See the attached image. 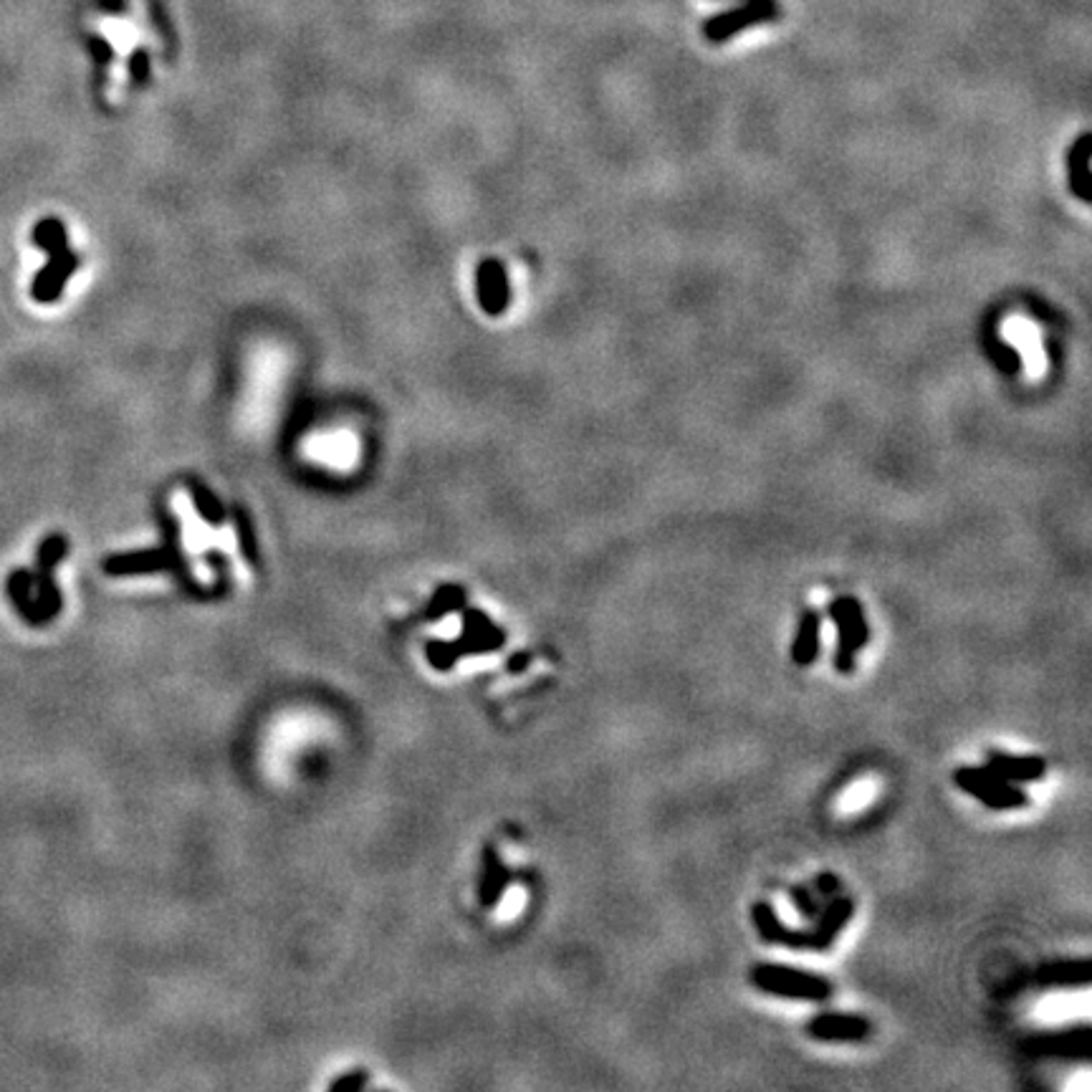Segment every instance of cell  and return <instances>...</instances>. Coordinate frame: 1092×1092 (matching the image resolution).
I'll return each mask as SVG.
<instances>
[{"instance_id": "obj_22", "label": "cell", "mask_w": 1092, "mask_h": 1092, "mask_svg": "<svg viewBox=\"0 0 1092 1092\" xmlns=\"http://www.w3.org/2000/svg\"><path fill=\"white\" fill-rule=\"evenodd\" d=\"M364 1082H367V1075L357 1072L352 1078H342V1080L332 1082V1090H360V1087H364Z\"/></svg>"}, {"instance_id": "obj_18", "label": "cell", "mask_w": 1092, "mask_h": 1092, "mask_svg": "<svg viewBox=\"0 0 1092 1092\" xmlns=\"http://www.w3.org/2000/svg\"><path fill=\"white\" fill-rule=\"evenodd\" d=\"M789 901H792L797 913H799L805 921H815L817 913L822 911V898H819L815 893V888H809V885H792V888H789Z\"/></svg>"}, {"instance_id": "obj_16", "label": "cell", "mask_w": 1092, "mask_h": 1092, "mask_svg": "<svg viewBox=\"0 0 1092 1092\" xmlns=\"http://www.w3.org/2000/svg\"><path fill=\"white\" fill-rule=\"evenodd\" d=\"M165 565H168V554L162 549H155V552H134L111 556L107 562V572L109 575H140V572L165 569Z\"/></svg>"}, {"instance_id": "obj_21", "label": "cell", "mask_w": 1092, "mask_h": 1092, "mask_svg": "<svg viewBox=\"0 0 1092 1092\" xmlns=\"http://www.w3.org/2000/svg\"><path fill=\"white\" fill-rule=\"evenodd\" d=\"M840 890H842V883L837 875H832V873H822V875L815 877V893L819 895V898H822V901L835 898Z\"/></svg>"}, {"instance_id": "obj_3", "label": "cell", "mask_w": 1092, "mask_h": 1092, "mask_svg": "<svg viewBox=\"0 0 1092 1092\" xmlns=\"http://www.w3.org/2000/svg\"><path fill=\"white\" fill-rule=\"evenodd\" d=\"M953 781L961 792L994 812H1014L1029 805V794L1020 784L1001 779L989 767H959L953 771Z\"/></svg>"}, {"instance_id": "obj_14", "label": "cell", "mask_w": 1092, "mask_h": 1092, "mask_svg": "<svg viewBox=\"0 0 1092 1092\" xmlns=\"http://www.w3.org/2000/svg\"><path fill=\"white\" fill-rule=\"evenodd\" d=\"M1039 981L1047 986H1085L1090 984V961L1065 959L1047 963L1039 969Z\"/></svg>"}, {"instance_id": "obj_8", "label": "cell", "mask_w": 1092, "mask_h": 1092, "mask_svg": "<svg viewBox=\"0 0 1092 1092\" xmlns=\"http://www.w3.org/2000/svg\"><path fill=\"white\" fill-rule=\"evenodd\" d=\"M751 918H754L759 938H761L764 943H777V946H789V949H807V931H797V928L784 925L779 913H777V908H774L771 903H754Z\"/></svg>"}, {"instance_id": "obj_23", "label": "cell", "mask_w": 1092, "mask_h": 1092, "mask_svg": "<svg viewBox=\"0 0 1092 1092\" xmlns=\"http://www.w3.org/2000/svg\"><path fill=\"white\" fill-rule=\"evenodd\" d=\"M524 662H528L527 652H524V655H517V658L511 661V671H518V665H524Z\"/></svg>"}, {"instance_id": "obj_20", "label": "cell", "mask_w": 1092, "mask_h": 1092, "mask_svg": "<svg viewBox=\"0 0 1092 1092\" xmlns=\"http://www.w3.org/2000/svg\"><path fill=\"white\" fill-rule=\"evenodd\" d=\"M428 658L438 668V671H448L458 658L456 645H443V643H428Z\"/></svg>"}, {"instance_id": "obj_4", "label": "cell", "mask_w": 1092, "mask_h": 1092, "mask_svg": "<svg viewBox=\"0 0 1092 1092\" xmlns=\"http://www.w3.org/2000/svg\"><path fill=\"white\" fill-rule=\"evenodd\" d=\"M829 617L837 627V650H835V668L842 675H850L857 662V652L870 643V624L865 617L860 600L855 597H837L829 604Z\"/></svg>"}, {"instance_id": "obj_10", "label": "cell", "mask_w": 1092, "mask_h": 1092, "mask_svg": "<svg viewBox=\"0 0 1092 1092\" xmlns=\"http://www.w3.org/2000/svg\"><path fill=\"white\" fill-rule=\"evenodd\" d=\"M463 623H466V630H463V640L456 645L458 655L460 652H491V650H498L506 643L504 630L496 627L478 610H466Z\"/></svg>"}, {"instance_id": "obj_19", "label": "cell", "mask_w": 1092, "mask_h": 1092, "mask_svg": "<svg viewBox=\"0 0 1092 1092\" xmlns=\"http://www.w3.org/2000/svg\"><path fill=\"white\" fill-rule=\"evenodd\" d=\"M192 498H195L198 511H200V514H203L210 524H217V521L223 518V506H220V501H217L216 496L208 491V488H203V486H195V488H192Z\"/></svg>"}, {"instance_id": "obj_9", "label": "cell", "mask_w": 1092, "mask_h": 1092, "mask_svg": "<svg viewBox=\"0 0 1092 1092\" xmlns=\"http://www.w3.org/2000/svg\"><path fill=\"white\" fill-rule=\"evenodd\" d=\"M476 291H478V301L480 306H483V312H488L491 316H498L501 312H506V306H508V296H511V291H508V276H506V268L498 261H493V258H488V261H483V264L478 266V276H476Z\"/></svg>"}, {"instance_id": "obj_6", "label": "cell", "mask_w": 1092, "mask_h": 1092, "mask_svg": "<svg viewBox=\"0 0 1092 1092\" xmlns=\"http://www.w3.org/2000/svg\"><path fill=\"white\" fill-rule=\"evenodd\" d=\"M807 1034L819 1042H863L870 1037V1021L857 1014L822 1011L807 1021Z\"/></svg>"}, {"instance_id": "obj_1", "label": "cell", "mask_w": 1092, "mask_h": 1092, "mask_svg": "<svg viewBox=\"0 0 1092 1092\" xmlns=\"http://www.w3.org/2000/svg\"><path fill=\"white\" fill-rule=\"evenodd\" d=\"M34 240H36L38 248H43V251L48 253L51 261H48V266L43 271H38L36 274L31 294H34V299L41 301V304H51V301L59 299L69 276L79 268V258L69 251V246H66V230H63V226H61L59 220H53V217L38 223L36 230H34Z\"/></svg>"}, {"instance_id": "obj_11", "label": "cell", "mask_w": 1092, "mask_h": 1092, "mask_svg": "<svg viewBox=\"0 0 1092 1092\" xmlns=\"http://www.w3.org/2000/svg\"><path fill=\"white\" fill-rule=\"evenodd\" d=\"M1029 1049L1034 1055L1047 1057H1062V1059H1087L1090 1057V1029L1080 1027L1078 1032L1065 1034H1047V1037H1037L1029 1042Z\"/></svg>"}, {"instance_id": "obj_13", "label": "cell", "mask_w": 1092, "mask_h": 1092, "mask_svg": "<svg viewBox=\"0 0 1092 1092\" xmlns=\"http://www.w3.org/2000/svg\"><path fill=\"white\" fill-rule=\"evenodd\" d=\"M1090 159H1092V137L1090 134H1082L1080 142L1069 150V157H1068L1069 190L1075 192L1082 203H1090L1092 200Z\"/></svg>"}, {"instance_id": "obj_7", "label": "cell", "mask_w": 1092, "mask_h": 1092, "mask_svg": "<svg viewBox=\"0 0 1092 1092\" xmlns=\"http://www.w3.org/2000/svg\"><path fill=\"white\" fill-rule=\"evenodd\" d=\"M994 774H999L1001 779L1011 781V784H1032L1039 781L1047 774V761L1042 757L1034 754H1009V751H999L991 749L986 754V764Z\"/></svg>"}, {"instance_id": "obj_2", "label": "cell", "mask_w": 1092, "mask_h": 1092, "mask_svg": "<svg viewBox=\"0 0 1092 1092\" xmlns=\"http://www.w3.org/2000/svg\"><path fill=\"white\" fill-rule=\"evenodd\" d=\"M751 981L764 994L794 1001H825L832 997V984L827 979L781 963H759L751 971Z\"/></svg>"}, {"instance_id": "obj_15", "label": "cell", "mask_w": 1092, "mask_h": 1092, "mask_svg": "<svg viewBox=\"0 0 1092 1092\" xmlns=\"http://www.w3.org/2000/svg\"><path fill=\"white\" fill-rule=\"evenodd\" d=\"M506 883H508L506 865L501 863V857L496 855L493 847H486V853H483V875H480L478 885L480 903H483V905H493V903L504 895Z\"/></svg>"}, {"instance_id": "obj_12", "label": "cell", "mask_w": 1092, "mask_h": 1092, "mask_svg": "<svg viewBox=\"0 0 1092 1092\" xmlns=\"http://www.w3.org/2000/svg\"><path fill=\"white\" fill-rule=\"evenodd\" d=\"M822 650V614L807 607L799 624H797V635L792 643V661L799 668H809L812 662L819 658Z\"/></svg>"}, {"instance_id": "obj_17", "label": "cell", "mask_w": 1092, "mask_h": 1092, "mask_svg": "<svg viewBox=\"0 0 1092 1092\" xmlns=\"http://www.w3.org/2000/svg\"><path fill=\"white\" fill-rule=\"evenodd\" d=\"M466 602V592L460 587H440L438 592H435V597H432L430 607H428V620H438V617H443V614L453 613V610H458L460 604Z\"/></svg>"}, {"instance_id": "obj_5", "label": "cell", "mask_w": 1092, "mask_h": 1092, "mask_svg": "<svg viewBox=\"0 0 1092 1092\" xmlns=\"http://www.w3.org/2000/svg\"><path fill=\"white\" fill-rule=\"evenodd\" d=\"M825 903H827V905L817 913L815 928L807 931V949L819 951V953L835 946V941H837V936L842 933V928L850 923L855 915L853 898L835 895V898H829V901Z\"/></svg>"}]
</instances>
